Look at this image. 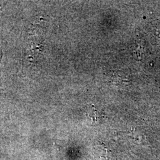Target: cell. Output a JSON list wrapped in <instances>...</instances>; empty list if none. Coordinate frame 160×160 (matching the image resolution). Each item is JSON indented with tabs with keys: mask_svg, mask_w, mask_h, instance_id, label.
Here are the masks:
<instances>
[{
	"mask_svg": "<svg viewBox=\"0 0 160 160\" xmlns=\"http://www.w3.org/2000/svg\"><path fill=\"white\" fill-rule=\"evenodd\" d=\"M87 118L92 123V125H97L101 122L104 116L97 110L95 106L92 104H89L86 113Z\"/></svg>",
	"mask_w": 160,
	"mask_h": 160,
	"instance_id": "2",
	"label": "cell"
},
{
	"mask_svg": "<svg viewBox=\"0 0 160 160\" xmlns=\"http://www.w3.org/2000/svg\"><path fill=\"white\" fill-rule=\"evenodd\" d=\"M109 78L110 81L115 85L123 84L125 82H128L129 81V78L126 75L120 71H115L110 73L109 75Z\"/></svg>",
	"mask_w": 160,
	"mask_h": 160,
	"instance_id": "3",
	"label": "cell"
},
{
	"mask_svg": "<svg viewBox=\"0 0 160 160\" xmlns=\"http://www.w3.org/2000/svg\"><path fill=\"white\" fill-rule=\"evenodd\" d=\"M92 154L96 160H114L112 151L104 142L94 145L92 148Z\"/></svg>",
	"mask_w": 160,
	"mask_h": 160,
	"instance_id": "1",
	"label": "cell"
},
{
	"mask_svg": "<svg viewBox=\"0 0 160 160\" xmlns=\"http://www.w3.org/2000/svg\"><path fill=\"white\" fill-rule=\"evenodd\" d=\"M132 138L133 142L138 145L144 146L147 145V141L145 137L138 130L133 129L132 131Z\"/></svg>",
	"mask_w": 160,
	"mask_h": 160,
	"instance_id": "4",
	"label": "cell"
}]
</instances>
